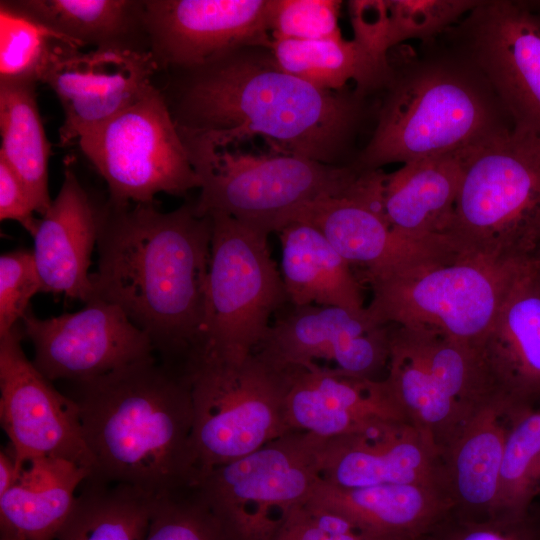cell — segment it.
Instances as JSON below:
<instances>
[{"mask_svg": "<svg viewBox=\"0 0 540 540\" xmlns=\"http://www.w3.org/2000/svg\"><path fill=\"white\" fill-rule=\"evenodd\" d=\"M180 71L168 104L180 133L215 147L261 137L273 151L344 166L365 112L366 97L355 89L316 88L281 70L260 46Z\"/></svg>", "mask_w": 540, "mask_h": 540, "instance_id": "1", "label": "cell"}, {"mask_svg": "<svg viewBox=\"0 0 540 540\" xmlns=\"http://www.w3.org/2000/svg\"><path fill=\"white\" fill-rule=\"evenodd\" d=\"M211 234L210 215L191 203L103 206L94 298L118 306L174 366L201 347Z\"/></svg>", "mask_w": 540, "mask_h": 540, "instance_id": "2", "label": "cell"}, {"mask_svg": "<svg viewBox=\"0 0 540 540\" xmlns=\"http://www.w3.org/2000/svg\"><path fill=\"white\" fill-rule=\"evenodd\" d=\"M77 386L92 477L155 497L197 482L193 400L183 368L152 357Z\"/></svg>", "mask_w": 540, "mask_h": 540, "instance_id": "3", "label": "cell"}, {"mask_svg": "<svg viewBox=\"0 0 540 540\" xmlns=\"http://www.w3.org/2000/svg\"><path fill=\"white\" fill-rule=\"evenodd\" d=\"M388 59L376 125L354 167L376 170L460 153L514 129L481 71L451 46L404 61L389 51Z\"/></svg>", "mask_w": 540, "mask_h": 540, "instance_id": "4", "label": "cell"}, {"mask_svg": "<svg viewBox=\"0 0 540 540\" xmlns=\"http://www.w3.org/2000/svg\"><path fill=\"white\" fill-rule=\"evenodd\" d=\"M180 135L200 180L194 205L201 216L223 213L270 234L298 207L324 197L353 195L361 185L363 170L353 165H328L273 150L215 147Z\"/></svg>", "mask_w": 540, "mask_h": 540, "instance_id": "5", "label": "cell"}, {"mask_svg": "<svg viewBox=\"0 0 540 540\" xmlns=\"http://www.w3.org/2000/svg\"><path fill=\"white\" fill-rule=\"evenodd\" d=\"M447 236L461 253L500 261L540 251V137L513 129L470 149Z\"/></svg>", "mask_w": 540, "mask_h": 540, "instance_id": "6", "label": "cell"}, {"mask_svg": "<svg viewBox=\"0 0 540 540\" xmlns=\"http://www.w3.org/2000/svg\"><path fill=\"white\" fill-rule=\"evenodd\" d=\"M296 369L257 350L242 360L199 351L187 361L198 479L292 431L287 397Z\"/></svg>", "mask_w": 540, "mask_h": 540, "instance_id": "7", "label": "cell"}, {"mask_svg": "<svg viewBox=\"0 0 540 540\" xmlns=\"http://www.w3.org/2000/svg\"><path fill=\"white\" fill-rule=\"evenodd\" d=\"M526 261L460 253L446 261L369 281L372 299L366 309L378 323L434 330L475 348Z\"/></svg>", "mask_w": 540, "mask_h": 540, "instance_id": "8", "label": "cell"}, {"mask_svg": "<svg viewBox=\"0 0 540 540\" xmlns=\"http://www.w3.org/2000/svg\"><path fill=\"white\" fill-rule=\"evenodd\" d=\"M202 343L198 351L242 360L288 302L268 233L214 212ZM197 351V352H198Z\"/></svg>", "mask_w": 540, "mask_h": 540, "instance_id": "9", "label": "cell"}, {"mask_svg": "<svg viewBox=\"0 0 540 540\" xmlns=\"http://www.w3.org/2000/svg\"><path fill=\"white\" fill-rule=\"evenodd\" d=\"M77 143L106 182L111 204L153 203L160 193L200 188L168 102L154 85Z\"/></svg>", "mask_w": 540, "mask_h": 540, "instance_id": "10", "label": "cell"}, {"mask_svg": "<svg viewBox=\"0 0 540 540\" xmlns=\"http://www.w3.org/2000/svg\"><path fill=\"white\" fill-rule=\"evenodd\" d=\"M323 437L292 430L203 473L193 485L231 540H270L284 516L321 481Z\"/></svg>", "mask_w": 540, "mask_h": 540, "instance_id": "11", "label": "cell"}, {"mask_svg": "<svg viewBox=\"0 0 540 540\" xmlns=\"http://www.w3.org/2000/svg\"><path fill=\"white\" fill-rule=\"evenodd\" d=\"M442 35L481 71L514 129L540 137V10L480 1Z\"/></svg>", "mask_w": 540, "mask_h": 540, "instance_id": "12", "label": "cell"}, {"mask_svg": "<svg viewBox=\"0 0 540 540\" xmlns=\"http://www.w3.org/2000/svg\"><path fill=\"white\" fill-rule=\"evenodd\" d=\"M21 323L0 336V418L17 469L39 458H60L94 473L78 405L60 393L22 348ZM91 475V476H92Z\"/></svg>", "mask_w": 540, "mask_h": 540, "instance_id": "13", "label": "cell"}, {"mask_svg": "<svg viewBox=\"0 0 540 540\" xmlns=\"http://www.w3.org/2000/svg\"><path fill=\"white\" fill-rule=\"evenodd\" d=\"M34 348L32 362L50 381L92 380L155 357L150 338L116 305L94 298L81 310L21 320Z\"/></svg>", "mask_w": 540, "mask_h": 540, "instance_id": "14", "label": "cell"}, {"mask_svg": "<svg viewBox=\"0 0 540 540\" xmlns=\"http://www.w3.org/2000/svg\"><path fill=\"white\" fill-rule=\"evenodd\" d=\"M271 0H144L159 68L187 70L245 47H269Z\"/></svg>", "mask_w": 540, "mask_h": 540, "instance_id": "15", "label": "cell"}, {"mask_svg": "<svg viewBox=\"0 0 540 540\" xmlns=\"http://www.w3.org/2000/svg\"><path fill=\"white\" fill-rule=\"evenodd\" d=\"M392 325L340 306L288 302L257 351L285 367H307L319 360L356 377L376 379L388 365Z\"/></svg>", "mask_w": 540, "mask_h": 540, "instance_id": "16", "label": "cell"}, {"mask_svg": "<svg viewBox=\"0 0 540 540\" xmlns=\"http://www.w3.org/2000/svg\"><path fill=\"white\" fill-rule=\"evenodd\" d=\"M159 66L149 48L107 45L84 51L69 47L56 55L42 82L56 94L64 120L59 142L69 145L109 120L151 86Z\"/></svg>", "mask_w": 540, "mask_h": 540, "instance_id": "17", "label": "cell"}, {"mask_svg": "<svg viewBox=\"0 0 540 540\" xmlns=\"http://www.w3.org/2000/svg\"><path fill=\"white\" fill-rule=\"evenodd\" d=\"M294 221L318 229L351 266L365 268L368 281L460 254L448 236L415 237L392 229L361 193L308 202L294 210L284 225Z\"/></svg>", "mask_w": 540, "mask_h": 540, "instance_id": "18", "label": "cell"}, {"mask_svg": "<svg viewBox=\"0 0 540 540\" xmlns=\"http://www.w3.org/2000/svg\"><path fill=\"white\" fill-rule=\"evenodd\" d=\"M493 396L520 410L540 407V268L526 261L474 348Z\"/></svg>", "mask_w": 540, "mask_h": 540, "instance_id": "19", "label": "cell"}, {"mask_svg": "<svg viewBox=\"0 0 540 540\" xmlns=\"http://www.w3.org/2000/svg\"><path fill=\"white\" fill-rule=\"evenodd\" d=\"M319 463L321 479L341 488L427 484L442 490L439 454L407 422L381 420L323 438Z\"/></svg>", "mask_w": 540, "mask_h": 540, "instance_id": "20", "label": "cell"}, {"mask_svg": "<svg viewBox=\"0 0 540 540\" xmlns=\"http://www.w3.org/2000/svg\"><path fill=\"white\" fill-rule=\"evenodd\" d=\"M381 420L409 423L385 379L356 377L317 363L297 367L287 397L291 430L330 438Z\"/></svg>", "mask_w": 540, "mask_h": 540, "instance_id": "21", "label": "cell"}, {"mask_svg": "<svg viewBox=\"0 0 540 540\" xmlns=\"http://www.w3.org/2000/svg\"><path fill=\"white\" fill-rule=\"evenodd\" d=\"M102 215L103 206L95 204L76 174L67 168L33 236L32 251L42 293L65 295L85 304L94 299L89 267Z\"/></svg>", "mask_w": 540, "mask_h": 540, "instance_id": "22", "label": "cell"}, {"mask_svg": "<svg viewBox=\"0 0 540 540\" xmlns=\"http://www.w3.org/2000/svg\"><path fill=\"white\" fill-rule=\"evenodd\" d=\"M516 411L500 400L482 406L440 455L441 487L452 516L467 521L497 518L504 446Z\"/></svg>", "mask_w": 540, "mask_h": 540, "instance_id": "23", "label": "cell"}, {"mask_svg": "<svg viewBox=\"0 0 540 540\" xmlns=\"http://www.w3.org/2000/svg\"><path fill=\"white\" fill-rule=\"evenodd\" d=\"M467 151L409 162L391 173L378 169L373 208L398 232L447 236Z\"/></svg>", "mask_w": 540, "mask_h": 540, "instance_id": "24", "label": "cell"}, {"mask_svg": "<svg viewBox=\"0 0 540 540\" xmlns=\"http://www.w3.org/2000/svg\"><path fill=\"white\" fill-rule=\"evenodd\" d=\"M307 502L374 536L420 538L451 511L444 492L427 484L341 488L321 479Z\"/></svg>", "mask_w": 540, "mask_h": 540, "instance_id": "25", "label": "cell"}, {"mask_svg": "<svg viewBox=\"0 0 540 540\" xmlns=\"http://www.w3.org/2000/svg\"><path fill=\"white\" fill-rule=\"evenodd\" d=\"M91 475L60 458L25 463L14 485L0 496L1 537L55 540L73 510L77 490Z\"/></svg>", "mask_w": 540, "mask_h": 540, "instance_id": "26", "label": "cell"}, {"mask_svg": "<svg viewBox=\"0 0 540 540\" xmlns=\"http://www.w3.org/2000/svg\"><path fill=\"white\" fill-rule=\"evenodd\" d=\"M277 233L281 275L291 304L340 306L356 312L366 308L350 263L318 229L294 221Z\"/></svg>", "mask_w": 540, "mask_h": 540, "instance_id": "27", "label": "cell"}, {"mask_svg": "<svg viewBox=\"0 0 540 540\" xmlns=\"http://www.w3.org/2000/svg\"><path fill=\"white\" fill-rule=\"evenodd\" d=\"M268 48L281 70L322 90L341 91L353 81L367 97L390 76L388 56L375 55L354 38L271 40Z\"/></svg>", "mask_w": 540, "mask_h": 540, "instance_id": "28", "label": "cell"}, {"mask_svg": "<svg viewBox=\"0 0 540 540\" xmlns=\"http://www.w3.org/2000/svg\"><path fill=\"white\" fill-rule=\"evenodd\" d=\"M36 85L0 83V159L14 171L43 216L52 200L48 188L51 152L38 108Z\"/></svg>", "mask_w": 540, "mask_h": 540, "instance_id": "29", "label": "cell"}, {"mask_svg": "<svg viewBox=\"0 0 540 540\" xmlns=\"http://www.w3.org/2000/svg\"><path fill=\"white\" fill-rule=\"evenodd\" d=\"M387 367L385 380L409 424L440 456L469 417L395 334L393 325Z\"/></svg>", "mask_w": 540, "mask_h": 540, "instance_id": "30", "label": "cell"}, {"mask_svg": "<svg viewBox=\"0 0 540 540\" xmlns=\"http://www.w3.org/2000/svg\"><path fill=\"white\" fill-rule=\"evenodd\" d=\"M18 6L82 49L147 40L139 0H17ZM148 41V40H147ZM148 48V47H146Z\"/></svg>", "mask_w": 540, "mask_h": 540, "instance_id": "31", "label": "cell"}, {"mask_svg": "<svg viewBox=\"0 0 540 540\" xmlns=\"http://www.w3.org/2000/svg\"><path fill=\"white\" fill-rule=\"evenodd\" d=\"M157 498L90 476L55 540H144Z\"/></svg>", "mask_w": 540, "mask_h": 540, "instance_id": "32", "label": "cell"}, {"mask_svg": "<svg viewBox=\"0 0 540 540\" xmlns=\"http://www.w3.org/2000/svg\"><path fill=\"white\" fill-rule=\"evenodd\" d=\"M393 329L467 417L496 400L474 348L434 330L397 325Z\"/></svg>", "mask_w": 540, "mask_h": 540, "instance_id": "33", "label": "cell"}, {"mask_svg": "<svg viewBox=\"0 0 540 540\" xmlns=\"http://www.w3.org/2000/svg\"><path fill=\"white\" fill-rule=\"evenodd\" d=\"M69 47L81 48L15 1L0 2V83L42 82L56 55Z\"/></svg>", "mask_w": 540, "mask_h": 540, "instance_id": "34", "label": "cell"}, {"mask_svg": "<svg viewBox=\"0 0 540 540\" xmlns=\"http://www.w3.org/2000/svg\"><path fill=\"white\" fill-rule=\"evenodd\" d=\"M540 494V407L515 412L506 437L497 517L520 516Z\"/></svg>", "mask_w": 540, "mask_h": 540, "instance_id": "35", "label": "cell"}, {"mask_svg": "<svg viewBox=\"0 0 540 540\" xmlns=\"http://www.w3.org/2000/svg\"><path fill=\"white\" fill-rule=\"evenodd\" d=\"M144 540H231L194 486L156 499Z\"/></svg>", "mask_w": 540, "mask_h": 540, "instance_id": "36", "label": "cell"}, {"mask_svg": "<svg viewBox=\"0 0 540 540\" xmlns=\"http://www.w3.org/2000/svg\"><path fill=\"white\" fill-rule=\"evenodd\" d=\"M387 26L385 46L389 52L410 39L424 42L442 35L480 1L477 0H385Z\"/></svg>", "mask_w": 540, "mask_h": 540, "instance_id": "37", "label": "cell"}, {"mask_svg": "<svg viewBox=\"0 0 540 540\" xmlns=\"http://www.w3.org/2000/svg\"><path fill=\"white\" fill-rule=\"evenodd\" d=\"M336 0H271L272 40H318L342 37Z\"/></svg>", "mask_w": 540, "mask_h": 540, "instance_id": "38", "label": "cell"}, {"mask_svg": "<svg viewBox=\"0 0 540 540\" xmlns=\"http://www.w3.org/2000/svg\"><path fill=\"white\" fill-rule=\"evenodd\" d=\"M42 283L32 250L17 249L0 257V336L21 323Z\"/></svg>", "mask_w": 540, "mask_h": 540, "instance_id": "39", "label": "cell"}, {"mask_svg": "<svg viewBox=\"0 0 540 540\" xmlns=\"http://www.w3.org/2000/svg\"><path fill=\"white\" fill-rule=\"evenodd\" d=\"M422 540H540V504L535 501L520 516L486 521L461 520L449 513Z\"/></svg>", "mask_w": 540, "mask_h": 540, "instance_id": "40", "label": "cell"}, {"mask_svg": "<svg viewBox=\"0 0 540 540\" xmlns=\"http://www.w3.org/2000/svg\"><path fill=\"white\" fill-rule=\"evenodd\" d=\"M343 517L308 502L291 509L270 540H364Z\"/></svg>", "mask_w": 540, "mask_h": 540, "instance_id": "41", "label": "cell"}, {"mask_svg": "<svg viewBox=\"0 0 540 540\" xmlns=\"http://www.w3.org/2000/svg\"><path fill=\"white\" fill-rule=\"evenodd\" d=\"M354 39L377 56L386 58L387 8L385 0H354L348 3Z\"/></svg>", "mask_w": 540, "mask_h": 540, "instance_id": "42", "label": "cell"}, {"mask_svg": "<svg viewBox=\"0 0 540 540\" xmlns=\"http://www.w3.org/2000/svg\"><path fill=\"white\" fill-rule=\"evenodd\" d=\"M35 212L34 203L21 180L6 162L0 159L1 221H16L33 237L40 220L34 216Z\"/></svg>", "mask_w": 540, "mask_h": 540, "instance_id": "43", "label": "cell"}, {"mask_svg": "<svg viewBox=\"0 0 540 540\" xmlns=\"http://www.w3.org/2000/svg\"><path fill=\"white\" fill-rule=\"evenodd\" d=\"M19 471L14 456L8 449L0 452V496L6 493L16 482Z\"/></svg>", "mask_w": 540, "mask_h": 540, "instance_id": "44", "label": "cell"}, {"mask_svg": "<svg viewBox=\"0 0 540 540\" xmlns=\"http://www.w3.org/2000/svg\"><path fill=\"white\" fill-rule=\"evenodd\" d=\"M364 540H422V537H420V538H412V537H401V536H374V535H367Z\"/></svg>", "mask_w": 540, "mask_h": 540, "instance_id": "45", "label": "cell"}, {"mask_svg": "<svg viewBox=\"0 0 540 540\" xmlns=\"http://www.w3.org/2000/svg\"><path fill=\"white\" fill-rule=\"evenodd\" d=\"M535 262H536L537 266L540 268V251H539V253L537 254V256L535 258Z\"/></svg>", "mask_w": 540, "mask_h": 540, "instance_id": "46", "label": "cell"}, {"mask_svg": "<svg viewBox=\"0 0 540 540\" xmlns=\"http://www.w3.org/2000/svg\"><path fill=\"white\" fill-rule=\"evenodd\" d=\"M0 540H14V539H9V538H3V537H1Z\"/></svg>", "mask_w": 540, "mask_h": 540, "instance_id": "47", "label": "cell"}, {"mask_svg": "<svg viewBox=\"0 0 540 540\" xmlns=\"http://www.w3.org/2000/svg\"><path fill=\"white\" fill-rule=\"evenodd\" d=\"M536 501L540 504V494H539V496H538V498H537Z\"/></svg>", "mask_w": 540, "mask_h": 540, "instance_id": "48", "label": "cell"}]
</instances>
